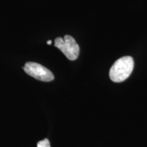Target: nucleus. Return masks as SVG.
I'll use <instances>...</instances> for the list:
<instances>
[{
  "label": "nucleus",
  "mask_w": 147,
  "mask_h": 147,
  "mask_svg": "<svg viewBox=\"0 0 147 147\" xmlns=\"http://www.w3.org/2000/svg\"><path fill=\"white\" fill-rule=\"evenodd\" d=\"M55 46L61 51L68 59L76 60L78 58L80 48L73 37L66 35L63 38L59 37L55 40Z\"/></svg>",
  "instance_id": "obj_2"
},
{
  "label": "nucleus",
  "mask_w": 147,
  "mask_h": 147,
  "mask_svg": "<svg viewBox=\"0 0 147 147\" xmlns=\"http://www.w3.org/2000/svg\"><path fill=\"white\" fill-rule=\"evenodd\" d=\"M37 147H51L50 142H49V140L45 138L38 142Z\"/></svg>",
  "instance_id": "obj_4"
},
{
  "label": "nucleus",
  "mask_w": 147,
  "mask_h": 147,
  "mask_svg": "<svg viewBox=\"0 0 147 147\" xmlns=\"http://www.w3.org/2000/svg\"><path fill=\"white\" fill-rule=\"evenodd\" d=\"M24 71L29 76L44 82H50L54 80L53 74L45 66L35 62H27L23 67Z\"/></svg>",
  "instance_id": "obj_3"
},
{
  "label": "nucleus",
  "mask_w": 147,
  "mask_h": 147,
  "mask_svg": "<svg viewBox=\"0 0 147 147\" xmlns=\"http://www.w3.org/2000/svg\"><path fill=\"white\" fill-rule=\"evenodd\" d=\"M51 43H52V41H51V40H49V41L47 42L48 45H51Z\"/></svg>",
  "instance_id": "obj_5"
},
{
  "label": "nucleus",
  "mask_w": 147,
  "mask_h": 147,
  "mask_svg": "<svg viewBox=\"0 0 147 147\" xmlns=\"http://www.w3.org/2000/svg\"><path fill=\"white\" fill-rule=\"evenodd\" d=\"M134 66L131 57H123L116 61L110 68V78L115 82H121L125 80L131 75Z\"/></svg>",
  "instance_id": "obj_1"
}]
</instances>
